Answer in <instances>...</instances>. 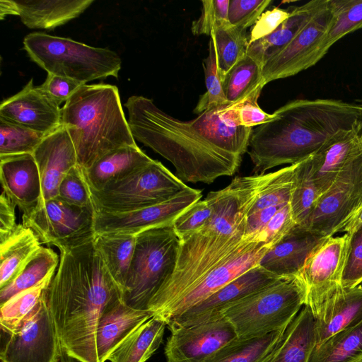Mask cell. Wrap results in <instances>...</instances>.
I'll return each instance as SVG.
<instances>
[{
	"label": "cell",
	"instance_id": "680465c9",
	"mask_svg": "<svg viewBox=\"0 0 362 362\" xmlns=\"http://www.w3.org/2000/svg\"><path fill=\"white\" fill-rule=\"evenodd\" d=\"M356 102L358 104L360 107V116L358 120L362 129V99L358 100Z\"/></svg>",
	"mask_w": 362,
	"mask_h": 362
},
{
	"label": "cell",
	"instance_id": "836d02e7",
	"mask_svg": "<svg viewBox=\"0 0 362 362\" xmlns=\"http://www.w3.org/2000/svg\"><path fill=\"white\" fill-rule=\"evenodd\" d=\"M59 263V257L52 249L42 247L18 275L9 284L0 288V305L16 294L54 276Z\"/></svg>",
	"mask_w": 362,
	"mask_h": 362
},
{
	"label": "cell",
	"instance_id": "484cf974",
	"mask_svg": "<svg viewBox=\"0 0 362 362\" xmlns=\"http://www.w3.org/2000/svg\"><path fill=\"white\" fill-rule=\"evenodd\" d=\"M153 317L148 310H139L119 302L101 317L96 332L98 362H105L132 332Z\"/></svg>",
	"mask_w": 362,
	"mask_h": 362
},
{
	"label": "cell",
	"instance_id": "6f0895ef",
	"mask_svg": "<svg viewBox=\"0 0 362 362\" xmlns=\"http://www.w3.org/2000/svg\"><path fill=\"white\" fill-rule=\"evenodd\" d=\"M59 362H83L77 358L69 355L64 349L62 351Z\"/></svg>",
	"mask_w": 362,
	"mask_h": 362
},
{
	"label": "cell",
	"instance_id": "3957f363",
	"mask_svg": "<svg viewBox=\"0 0 362 362\" xmlns=\"http://www.w3.org/2000/svg\"><path fill=\"white\" fill-rule=\"evenodd\" d=\"M252 129L246 153L255 175L307 158L339 132L358 120L360 107L334 98L296 99Z\"/></svg>",
	"mask_w": 362,
	"mask_h": 362
},
{
	"label": "cell",
	"instance_id": "2e32d148",
	"mask_svg": "<svg viewBox=\"0 0 362 362\" xmlns=\"http://www.w3.org/2000/svg\"><path fill=\"white\" fill-rule=\"evenodd\" d=\"M270 248L264 243L247 242L234 254L211 269L167 313L166 323L188 309L199 303L225 285L249 269L259 265L262 257Z\"/></svg>",
	"mask_w": 362,
	"mask_h": 362
},
{
	"label": "cell",
	"instance_id": "f1b7e54d",
	"mask_svg": "<svg viewBox=\"0 0 362 362\" xmlns=\"http://www.w3.org/2000/svg\"><path fill=\"white\" fill-rule=\"evenodd\" d=\"M315 347V319L304 305L264 362H310Z\"/></svg>",
	"mask_w": 362,
	"mask_h": 362
},
{
	"label": "cell",
	"instance_id": "bcb514c9",
	"mask_svg": "<svg viewBox=\"0 0 362 362\" xmlns=\"http://www.w3.org/2000/svg\"><path fill=\"white\" fill-rule=\"evenodd\" d=\"M57 197L72 205L81 207H93L82 168L78 164L73 167L62 180Z\"/></svg>",
	"mask_w": 362,
	"mask_h": 362
},
{
	"label": "cell",
	"instance_id": "c3c4849f",
	"mask_svg": "<svg viewBox=\"0 0 362 362\" xmlns=\"http://www.w3.org/2000/svg\"><path fill=\"white\" fill-rule=\"evenodd\" d=\"M272 0H230L228 21L231 25L247 29L252 27Z\"/></svg>",
	"mask_w": 362,
	"mask_h": 362
},
{
	"label": "cell",
	"instance_id": "db71d44e",
	"mask_svg": "<svg viewBox=\"0 0 362 362\" xmlns=\"http://www.w3.org/2000/svg\"><path fill=\"white\" fill-rule=\"evenodd\" d=\"M284 206L266 207L247 215L243 240L247 242H255L259 233L265 228L274 215Z\"/></svg>",
	"mask_w": 362,
	"mask_h": 362
},
{
	"label": "cell",
	"instance_id": "f5cc1de1",
	"mask_svg": "<svg viewBox=\"0 0 362 362\" xmlns=\"http://www.w3.org/2000/svg\"><path fill=\"white\" fill-rule=\"evenodd\" d=\"M83 83L76 80L48 74L40 86L51 98L60 105L66 102Z\"/></svg>",
	"mask_w": 362,
	"mask_h": 362
},
{
	"label": "cell",
	"instance_id": "ba28073f",
	"mask_svg": "<svg viewBox=\"0 0 362 362\" xmlns=\"http://www.w3.org/2000/svg\"><path fill=\"white\" fill-rule=\"evenodd\" d=\"M180 245L173 225L136 235L132 259L122 289L124 303L148 310L150 300L175 270Z\"/></svg>",
	"mask_w": 362,
	"mask_h": 362
},
{
	"label": "cell",
	"instance_id": "9c48e42d",
	"mask_svg": "<svg viewBox=\"0 0 362 362\" xmlns=\"http://www.w3.org/2000/svg\"><path fill=\"white\" fill-rule=\"evenodd\" d=\"M187 187L160 161L153 160L100 190L88 189L95 211L122 213L165 202Z\"/></svg>",
	"mask_w": 362,
	"mask_h": 362
},
{
	"label": "cell",
	"instance_id": "9f6ffc18",
	"mask_svg": "<svg viewBox=\"0 0 362 362\" xmlns=\"http://www.w3.org/2000/svg\"><path fill=\"white\" fill-rule=\"evenodd\" d=\"M362 224V206L354 214V215L344 224L340 232L350 233L357 227Z\"/></svg>",
	"mask_w": 362,
	"mask_h": 362
},
{
	"label": "cell",
	"instance_id": "83f0119b",
	"mask_svg": "<svg viewBox=\"0 0 362 362\" xmlns=\"http://www.w3.org/2000/svg\"><path fill=\"white\" fill-rule=\"evenodd\" d=\"M153 160L137 145L114 150L86 169H82L90 189L100 190Z\"/></svg>",
	"mask_w": 362,
	"mask_h": 362
},
{
	"label": "cell",
	"instance_id": "44dd1931",
	"mask_svg": "<svg viewBox=\"0 0 362 362\" xmlns=\"http://www.w3.org/2000/svg\"><path fill=\"white\" fill-rule=\"evenodd\" d=\"M33 156L42 186L39 204L58 196L62 180L78 164L77 156L69 134L62 125L43 138Z\"/></svg>",
	"mask_w": 362,
	"mask_h": 362
},
{
	"label": "cell",
	"instance_id": "b9f144b4",
	"mask_svg": "<svg viewBox=\"0 0 362 362\" xmlns=\"http://www.w3.org/2000/svg\"><path fill=\"white\" fill-rule=\"evenodd\" d=\"M208 51V55L202 63L206 90L200 96L194 110L198 115L209 109L229 106L223 89L222 76L213 37H210Z\"/></svg>",
	"mask_w": 362,
	"mask_h": 362
},
{
	"label": "cell",
	"instance_id": "30bf717a",
	"mask_svg": "<svg viewBox=\"0 0 362 362\" xmlns=\"http://www.w3.org/2000/svg\"><path fill=\"white\" fill-rule=\"evenodd\" d=\"M95 209L68 204L58 197L37 204L22 216L41 243L69 249L91 241L95 236Z\"/></svg>",
	"mask_w": 362,
	"mask_h": 362
},
{
	"label": "cell",
	"instance_id": "ab89813d",
	"mask_svg": "<svg viewBox=\"0 0 362 362\" xmlns=\"http://www.w3.org/2000/svg\"><path fill=\"white\" fill-rule=\"evenodd\" d=\"M52 278L16 294L0 305L1 332L10 334L18 328L35 309Z\"/></svg>",
	"mask_w": 362,
	"mask_h": 362
},
{
	"label": "cell",
	"instance_id": "d6986e66",
	"mask_svg": "<svg viewBox=\"0 0 362 362\" xmlns=\"http://www.w3.org/2000/svg\"><path fill=\"white\" fill-rule=\"evenodd\" d=\"M0 118L47 134L62 125V108L33 79L0 105Z\"/></svg>",
	"mask_w": 362,
	"mask_h": 362
},
{
	"label": "cell",
	"instance_id": "7402d4cb",
	"mask_svg": "<svg viewBox=\"0 0 362 362\" xmlns=\"http://www.w3.org/2000/svg\"><path fill=\"white\" fill-rule=\"evenodd\" d=\"M327 238L296 225L269 249L259 265L278 278L298 276L307 259Z\"/></svg>",
	"mask_w": 362,
	"mask_h": 362
},
{
	"label": "cell",
	"instance_id": "5b68a950",
	"mask_svg": "<svg viewBox=\"0 0 362 362\" xmlns=\"http://www.w3.org/2000/svg\"><path fill=\"white\" fill-rule=\"evenodd\" d=\"M62 125L69 134L82 169L114 150L136 145L119 90L113 85H82L62 108Z\"/></svg>",
	"mask_w": 362,
	"mask_h": 362
},
{
	"label": "cell",
	"instance_id": "5bb4252c",
	"mask_svg": "<svg viewBox=\"0 0 362 362\" xmlns=\"http://www.w3.org/2000/svg\"><path fill=\"white\" fill-rule=\"evenodd\" d=\"M202 197L201 190L187 186L165 202L137 210L122 213L95 211V234L136 235L153 228L171 226L180 214Z\"/></svg>",
	"mask_w": 362,
	"mask_h": 362
},
{
	"label": "cell",
	"instance_id": "d590c367",
	"mask_svg": "<svg viewBox=\"0 0 362 362\" xmlns=\"http://www.w3.org/2000/svg\"><path fill=\"white\" fill-rule=\"evenodd\" d=\"M362 355V321L317 346L310 362H349Z\"/></svg>",
	"mask_w": 362,
	"mask_h": 362
},
{
	"label": "cell",
	"instance_id": "603a6c76",
	"mask_svg": "<svg viewBox=\"0 0 362 362\" xmlns=\"http://www.w3.org/2000/svg\"><path fill=\"white\" fill-rule=\"evenodd\" d=\"M314 317L317 347L333 334L362 321V286H336L327 293Z\"/></svg>",
	"mask_w": 362,
	"mask_h": 362
},
{
	"label": "cell",
	"instance_id": "681fc988",
	"mask_svg": "<svg viewBox=\"0 0 362 362\" xmlns=\"http://www.w3.org/2000/svg\"><path fill=\"white\" fill-rule=\"evenodd\" d=\"M259 95L256 93L238 104L228 106V113L236 125L253 128L274 117L273 113L269 114L259 106L257 100Z\"/></svg>",
	"mask_w": 362,
	"mask_h": 362
},
{
	"label": "cell",
	"instance_id": "816d5d0a",
	"mask_svg": "<svg viewBox=\"0 0 362 362\" xmlns=\"http://www.w3.org/2000/svg\"><path fill=\"white\" fill-rule=\"evenodd\" d=\"M289 15V9L279 7L264 11L250 31L249 43L272 34Z\"/></svg>",
	"mask_w": 362,
	"mask_h": 362
},
{
	"label": "cell",
	"instance_id": "8992f818",
	"mask_svg": "<svg viewBox=\"0 0 362 362\" xmlns=\"http://www.w3.org/2000/svg\"><path fill=\"white\" fill-rule=\"evenodd\" d=\"M306 302L298 276L279 279L224 309L221 315L238 338L250 339L286 329Z\"/></svg>",
	"mask_w": 362,
	"mask_h": 362
},
{
	"label": "cell",
	"instance_id": "91938a15",
	"mask_svg": "<svg viewBox=\"0 0 362 362\" xmlns=\"http://www.w3.org/2000/svg\"><path fill=\"white\" fill-rule=\"evenodd\" d=\"M349 362H362V355L350 361Z\"/></svg>",
	"mask_w": 362,
	"mask_h": 362
},
{
	"label": "cell",
	"instance_id": "9a60e30c",
	"mask_svg": "<svg viewBox=\"0 0 362 362\" xmlns=\"http://www.w3.org/2000/svg\"><path fill=\"white\" fill-rule=\"evenodd\" d=\"M169 329L171 334L165 346L167 362H205L238 338L233 327L223 317Z\"/></svg>",
	"mask_w": 362,
	"mask_h": 362
},
{
	"label": "cell",
	"instance_id": "d6a6232c",
	"mask_svg": "<svg viewBox=\"0 0 362 362\" xmlns=\"http://www.w3.org/2000/svg\"><path fill=\"white\" fill-rule=\"evenodd\" d=\"M262 68L259 63L247 54L224 74L223 89L229 106L261 93L265 86Z\"/></svg>",
	"mask_w": 362,
	"mask_h": 362
},
{
	"label": "cell",
	"instance_id": "d4e9b609",
	"mask_svg": "<svg viewBox=\"0 0 362 362\" xmlns=\"http://www.w3.org/2000/svg\"><path fill=\"white\" fill-rule=\"evenodd\" d=\"M0 180L2 190L23 214L40 202L41 181L33 153L0 156Z\"/></svg>",
	"mask_w": 362,
	"mask_h": 362
},
{
	"label": "cell",
	"instance_id": "277c9868",
	"mask_svg": "<svg viewBox=\"0 0 362 362\" xmlns=\"http://www.w3.org/2000/svg\"><path fill=\"white\" fill-rule=\"evenodd\" d=\"M211 215L197 231L180 241L173 273L148 305L163 320L169 310L206 273L243 245L247 216L233 188L210 192L205 198Z\"/></svg>",
	"mask_w": 362,
	"mask_h": 362
},
{
	"label": "cell",
	"instance_id": "74e56055",
	"mask_svg": "<svg viewBox=\"0 0 362 362\" xmlns=\"http://www.w3.org/2000/svg\"><path fill=\"white\" fill-rule=\"evenodd\" d=\"M320 197L311 175L308 157L296 163L290 207L297 226L305 228Z\"/></svg>",
	"mask_w": 362,
	"mask_h": 362
},
{
	"label": "cell",
	"instance_id": "11a10c76",
	"mask_svg": "<svg viewBox=\"0 0 362 362\" xmlns=\"http://www.w3.org/2000/svg\"><path fill=\"white\" fill-rule=\"evenodd\" d=\"M16 204L2 190L0 197V241L7 238L17 228Z\"/></svg>",
	"mask_w": 362,
	"mask_h": 362
},
{
	"label": "cell",
	"instance_id": "f6af8a7d",
	"mask_svg": "<svg viewBox=\"0 0 362 362\" xmlns=\"http://www.w3.org/2000/svg\"><path fill=\"white\" fill-rule=\"evenodd\" d=\"M347 235V247L340 285L345 288H352L362 282V224Z\"/></svg>",
	"mask_w": 362,
	"mask_h": 362
},
{
	"label": "cell",
	"instance_id": "52a82bcc",
	"mask_svg": "<svg viewBox=\"0 0 362 362\" xmlns=\"http://www.w3.org/2000/svg\"><path fill=\"white\" fill-rule=\"evenodd\" d=\"M23 45L30 58L48 74L83 84L108 76L117 78L121 69L116 52L70 38L35 32L25 37Z\"/></svg>",
	"mask_w": 362,
	"mask_h": 362
},
{
	"label": "cell",
	"instance_id": "7bdbcfd3",
	"mask_svg": "<svg viewBox=\"0 0 362 362\" xmlns=\"http://www.w3.org/2000/svg\"><path fill=\"white\" fill-rule=\"evenodd\" d=\"M45 136L0 118V156L33 153Z\"/></svg>",
	"mask_w": 362,
	"mask_h": 362
},
{
	"label": "cell",
	"instance_id": "f35d334b",
	"mask_svg": "<svg viewBox=\"0 0 362 362\" xmlns=\"http://www.w3.org/2000/svg\"><path fill=\"white\" fill-rule=\"evenodd\" d=\"M295 165H290L275 172L260 174L255 203L248 215L266 207L290 202Z\"/></svg>",
	"mask_w": 362,
	"mask_h": 362
},
{
	"label": "cell",
	"instance_id": "f546056e",
	"mask_svg": "<svg viewBox=\"0 0 362 362\" xmlns=\"http://www.w3.org/2000/svg\"><path fill=\"white\" fill-rule=\"evenodd\" d=\"M37 235L18 224L16 230L0 241V288L9 284L30 259L42 247Z\"/></svg>",
	"mask_w": 362,
	"mask_h": 362
},
{
	"label": "cell",
	"instance_id": "ac0fdd59",
	"mask_svg": "<svg viewBox=\"0 0 362 362\" xmlns=\"http://www.w3.org/2000/svg\"><path fill=\"white\" fill-rule=\"evenodd\" d=\"M279 279L257 265L182 314L171 318L167 326L170 329L219 319L224 309Z\"/></svg>",
	"mask_w": 362,
	"mask_h": 362
},
{
	"label": "cell",
	"instance_id": "ee69618b",
	"mask_svg": "<svg viewBox=\"0 0 362 362\" xmlns=\"http://www.w3.org/2000/svg\"><path fill=\"white\" fill-rule=\"evenodd\" d=\"M229 3L230 0L202 1V13L192 23V33L211 36L218 29L230 24L228 16Z\"/></svg>",
	"mask_w": 362,
	"mask_h": 362
},
{
	"label": "cell",
	"instance_id": "7c38bea8",
	"mask_svg": "<svg viewBox=\"0 0 362 362\" xmlns=\"http://www.w3.org/2000/svg\"><path fill=\"white\" fill-rule=\"evenodd\" d=\"M361 206L362 153L319 197L305 228L326 237L333 236Z\"/></svg>",
	"mask_w": 362,
	"mask_h": 362
},
{
	"label": "cell",
	"instance_id": "8d00e7d4",
	"mask_svg": "<svg viewBox=\"0 0 362 362\" xmlns=\"http://www.w3.org/2000/svg\"><path fill=\"white\" fill-rule=\"evenodd\" d=\"M332 4L333 19L319 47L320 60L337 41L362 29V0H332Z\"/></svg>",
	"mask_w": 362,
	"mask_h": 362
},
{
	"label": "cell",
	"instance_id": "e0dca14e",
	"mask_svg": "<svg viewBox=\"0 0 362 362\" xmlns=\"http://www.w3.org/2000/svg\"><path fill=\"white\" fill-rule=\"evenodd\" d=\"M348 235L329 236L307 259L298 277L306 289V302L314 315L327 293L340 284Z\"/></svg>",
	"mask_w": 362,
	"mask_h": 362
},
{
	"label": "cell",
	"instance_id": "ffe728a7",
	"mask_svg": "<svg viewBox=\"0 0 362 362\" xmlns=\"http://www.w3.org/2000/svg\"><path fill=\"white\" fill-rule=\"evenodd\" d=\"M362 153V129L359 120L333 136L308 157L311 175L320 194L332 185L338 175Z\"/></svg>",
	"mask_w": 362,
	"mask_h": 362
},
{
	"label": "cell",
	"instance_id": "6da1fadb",
	"mask_svg": "<svg viewBox=\"0 0 362 362\" xmlns=\"http://www.w3.org/2000/svg\"><path fill=\"white\" fill-rule=\"evenodd\" d=\"M124 106L134 139L170 162L181 180L211 184L238 170L242 157L230 153L226 146L222 107L181 121L144 96H131Z\"/></svg>",
	"mask_w": 362,
	"mask_h": 362
},
{
	"label": "cell",
	"instance_id": "4316f807",
	"mask_svg": "<svg viewBox=\"0 0 362 362\" xmlns=\"http://www.w3.org/2000/svg\"><path fill=\"white\" fill-rule=\"evenodd\" d=\"M326 0H312L289 8L290 15L272 34L249 43L247 54L262 66L284 49L322 7Z\"/></svg>",
	"mask_w": 362,
	"mask_h": 362
},
{
	"label": "cell",
	"instance_id": "1f68e13d",
	"mask_svg": "<svg viewBox=\"0 0 362 362\" xmlns=\"http://www.w3.org/2000/svg\"><path fill=\"white\" fill-rule=\"evenodd\" d=\"M93 242L107 272L122 292L132 259L136 235L95 234Z\"/></svg>",
	"mask_w": 362,
	"mask_h": 362
},
{
	"label": "cell",
	"instance_id": "4fadbf2b",
	"mask_svg": "<svg viewBox=\"0 0 362 362\" xmlns=\"http://www.w3.org/2000/svg\"><path fill=\"white\" fill-rule=\"evenodd\" d=\"M332 19V0H326L291 42L264 65V85L296 75L319 62V47Z\"/></svg>",
	"mask_w": 362,
	"mask_h": 362
},
{
	"label": "cell",
	"instance_id": "7a4b0ae2",
	"mask_svg": "<svg viewBox=\"0 0 362 362\" xmlns=\"http://www.w3.org/2000/svg\"><path fill=\"white\" fill-rule=\"evenodd\" d=\"M93 240L59 250L57 271L46 290L62 349L83 362H98V323L107 310L122 301L121 290Z\"/></svg>",
	"mask_w": 362,
	"mask_h": 362
},
{
	"label": "cell",
	"instance_id": "4dcf8cb0",
	"mask_svg": "<svg viewBox=\"0 0 362 362\" xmlns=\"http://www.w3.org/2000/svg\"><path fill=\"white\" fill-rule=\"evenodd\" d=\"M166 323L156 317L140 325L111 354V362H146L160 346Z\"/></svg>",
	"mask_w": 362,
	"mask_h": 362
},
{
	"label": "cell",
	"instance_id": "7dc6e473",
	"mask_svg": "<svg viewBox=\"0 0 362 362\" xmlns=\"http://www.w3.org/2000/svg\"><path fill=\"white\" fill-rule=\"evenodd\" d=\"M212 211L207 201L199 200L180 214L173 223V229L184 240L200 229L209 219Z\"/></svg>",
	"mask_w": 362,
	"mask_h": 362
},
{
	"label": "cell",
	"instance_id": "cb8c5ba5",
	"mask_svg": "<svg viewBox=\"0 0 362 362\" xmlns=\"http://www.w3.org/2000/svg\"><path fill=\"white\" fill-rule=\"evenodd\" d=\"M93 0H1V18L19 16L22 23L32 29H53L82 13Z\"/></svg>",
	"mask_w": 362,
	"mask_h": 362
},
{
	"label": "cell",
	"instance_id": "f907efd6",
	"mask_svg": "<svg viewBox=\"0 0 362 362\" xmlns=\"http://www.w3.org/2000/svg\"><path fill=\"white\" fill-rule=\"evenodd\" d=\"M296 226L289 203L282 206L271 218L255 239L270 247L284 238Z\"/></svg>",
	"mask_w": 362,
	"mask_h": 362
},
{
	"label": "cell",
	"instance_id": "e575fe53",
	"mask_svg": "<svg viewBox=\"0 0 362 362\" xmlns=\"http://www.w3.org/2000/svg\"><path fill=\"white\" fill-rule=\"evenodd\" d=\"M286 329L250 339L236 338L218 350L205 362H264Z\"/></svg>",
	"mask_w": 362,
	"mask_h": 362
},
{
	"label": "cell",
	"instance_id": "8fae6325",
	"mask_svg": "<svg viewBox=\"0 0 362 362\" xmlns=\"http://www.w3.org/2000/svg\"><path fill=\"white\" fill-rule=\"evenodd\" d=\"M47 288L15 332H1V362H59L62 348L47 304Z\"/></svg>",
	"mask_w": 362,
	"mask_h": 362
},
{
	"label": "cell",
	"instance_id": "60d3db41",
	"mask_svg": "<svg viewBox=\"0 0 362 362\" xmlns=\"http://www.w3.org/2000/svg\"><path fill=\"white\" fill-rule=\"evenodd\" d=\"M210 37L215 40L219 69L223 78L238 61L247 55L249 35L247 29L229 24L218 29Z\"/></svg>",
	"mask_w": 362,
	"mask_h": 362
}]
</instances>
